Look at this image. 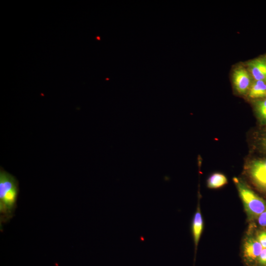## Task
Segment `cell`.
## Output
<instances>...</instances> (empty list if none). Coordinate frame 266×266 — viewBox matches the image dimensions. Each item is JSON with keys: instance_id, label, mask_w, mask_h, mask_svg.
<instances>
[{"instance_id": "11", "label": "cell", "mask_w": 266, "mask_h": 266, "mask_svg": "<svg viewBox=\"0 0 266 266\" xmlns=\"http://www.w3.org/2000/svg\"><path fill=\"white\" fill-rule=\"evenodd\" d=\"M257 239L263 247L266 248V231L260 233L258 235Z\"/></svg>"}, {"instance_id": "8", "label": "cell", "mask_w": 266, "mask_h": 266, "mask_svg": "<svg viewBox=\"0 0 266 266\" xmlns=\"http://www.w3.org/2000/svg\"><path fill=\"white\" fill-rule=\"evenodd\" d=\"M249 97L252 99L266 97V82L263 81L255 80L249 88Z\"/></svg>"}, {"instance_id": "14", "label": "cell", "mask_w": 266, "mask_h": 266, "mask_svg": "<svg viewBox=\"0 0 266 266\" xmlns=\"http://www.w3.org/2000/svg\"><path fill=\"white\" fill-rule=\"evenodd\" d=\"M261 144L262 148L266 151V131L262 135L261 138Z\"/></svg>"}, {"instance_id": "12", "label": "cell", "mask_w": 266, "mask_h": 266, "mask_svg": "<svg viewBox=\"0 0 266 266\" xmlns=\"http://www.w3.org/2000/svg\"><path fill=\"white\" fill-rule=\"evenodd\" d=\"M259 263L262 265L266 264V248H263L259 257Z\"/></svg>"}, {"instance_id": "13", "label": "cell", "mask_w": 266, "mask_h": 266, "mask_svg": "<svg viewBox=\"0 0 266 266\" xmlns=\"http://www.w3.org/2000/svg\"><path fill=\"white\" fill-rule=\"evenodd\" d=\"M258 223L261 226H266V210L259 216Z\"/></svg>"}, {"instance_id": "7", "label": "cell", "mask_w": 266, "mask_h": 266, "mask_svg": "<svg viewBox=\"0 0 266 266\" xmlns=\"http://www.w3.org/2000/svg\"><path fill=\"white\" fill-rule=\"evenodd\" d=\"M203 229V220L200 209L196 212L192 221V232L195 244L197 246Z\"/></svg>"}, {"instance_id": "2", "label": "cell", "mask_w": 266, "mask_h": 266, "mask_svg": "<svg viewBox=\"0 0 266 266\" xmlns=\"http://www.w3.org/2000/svg\"><path fill=\"white\" fill-rule=\"evenodd\" d=\"M234 181L248 215L252 217L259 216L266 210V203L265 201L243 183L237 179Z\"/></svg>"}, {"instance_id": "1", "label": "cell", "mask_w": 266, "mask_h": 266, "mask_svg": "<svg viewBox=\"0 0 266 266\" xmlns=\"http://www.w3.org/2000/svg\"><path fill=\"white\" fill-rule=\"evenodd\" d=\"M19 184L12 174L0 168V229L14 216L19 194Z\"/></svg>"}, {"instance_id": "3", "label": "cell", "mask_w": 266, "mask_h": 266, "mask_svg": "<svg viewBox=\"0 0 266 266\" xmlns=\"http://www.w3.org/2000/svg\"><path fill=\"white\" fill-rule=\"evenodd\" d=\"M233 84L236 91L240 94H245L251 86V76L244 67L239 66L233 73Z\"/></svg>"}, {"instance_id": "9", "label": "cell", "mask_w": 266, "mask_h": 266, "mask_svg": "<svg viewBox=\"0 0 266 266\" xmlns=\"http://www.w3.org/2000/svg\"><path fill=\"white\" fill-rule=\"evenodd\" d=\"M228 182L227 178L223 174L214 173L207 180V186L209 188L215 189L221 187Z\"/></svg>"}, {"instance_id": "6", "label": "cell", "mask_w": 266, "mask_h": 266, "mask_svg": "<svg viewBox=\"0 0 266 266\" xmlns=\"http://www.w3.org/2000/svg\"><path fill=\"white\" fill-rule=\"evenodd\" d=\"M263 248L258 240L253 238H248L244 245V256L249 260H255L258 258Z\"/></svg>"}, {"instance_id": "5", "label": "cell", "mask_w": 266, "mask_h": 266, "mask_svg": "<svg viewBox=\"0 0 266 266\" xmlns=\"http://www.w3.org/2000/svg\"><path fill=\"white\" fill-rule=\"evenodd\" d=\"M249 70L255 80L266 82V60L262 58L253 59L248 62Z\"/></svg>"}, {"instance_id": "15", "label": "cell", "mask_w": 266, "mask_h": 266, "mask_svg": "<svg viewBox=\"0 0 266 266\" xmlns=\"http://www.w3.org/2000/svg\"></svg>"}, {"instance_id": "4", "label": "cell", "mask_w": 266, "mask_h": 266, "mask_svg": "<svg viewBox=\"0 0 266 266\" xmlns=\"http://www.w3.org/2000/svg\"><path fill=\"white\" fill-rule=\"evenodd\" d=\"M249 172L252 179L257 185L266 189V160L252 162L250 165Z\"/></svg>"}, {"instance_id": "10", "label": "cell", "mask_w": 266, "mask_h": 266, "mask_svg": "<svg viewBox=\"0 0 266 266\" xmlns=\"http://www.w3.org/2000/svg\"><path fill=\"white\" fill-rule=\"evenodd\" d=\"M255 109L261 121L266 124V98L256 103Z\"/></svg>"}]
</instances>
